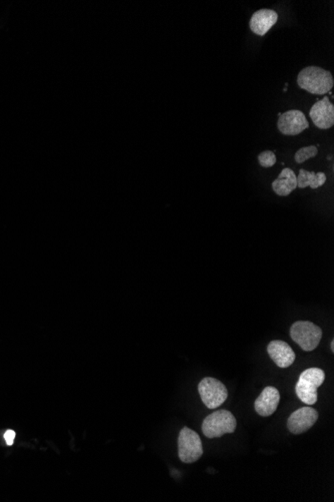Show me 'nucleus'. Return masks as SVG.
Segmentation results:
<instances>
[{"mask_svg":"<svg viewBox=\"0 0 334 502\" xmlns=\"http://www.w3.org/2000/svg\"><path fill=\"white\" fill-rule=\"evenodd\" d=\"M297 85L309 94H326L333 90L334 80L330 71L319 66H307L298 73Z\"/></svg>","mask_w":334,"mask_h":502,"instance_id":"f257e3e1","label":"nucleus"},{"mask_svg":"<svg viewBox=\"0 0 334 502\" xmlns=\"http://www.w3.org/2000/svg\"><path fill=\"white\" fill-rule=\"evenodd\" d=\"M318 420V412L312 407H302L295 411L287 420L288 430L293 434H302L309 430Z\"/></svg>","mask_w":334,"mask_h":502,"instance_id":"6e6552de","label":"nucleus"},{"mask_svg":"<svg viewBox=\"0 0 334 502\" xmlns=\"http://www.w3.org/2000/svg\"><path fill=\"white\" fill-rule=\"evenodd\" d=\"M330 349H331V351H333V352L334 351V341H333H333H331V343H330Z\"/></svg>","mask_w":334,"mask_h":502,"instance_id":"a211bd4d","label":"nucleus"},{"mask_svg":"<svg viewBox=\"0 0 334 502\" xmlns=\"http://www.w3.org/2000/svg\"><path fill=\"white\" fill-rule=\"evenodd\" d=\"M317 153H318V149H317L316 147H304L298 149L297 154H295V159L297 164H302L307 161V159L314 158Z\"/></svg>","mask_w":334,"mask_h":502,"instance_id":"2eb2a0df","label":"nucleus"},{"mask_svg":"<svg viewBox=\"0 0 334 502\" xmlns=\"http://www.w3.org/2000/svg\"><path fill=\"white\" fill-rule=\"evenodd\" d=\"M279 401H280V394L276 387L264 388L259 398L255 400V411L264 417L273 415L278 409Z\"/></svg>","mask_w":334,"mask_h":502,"instance_id":"9d476101","label":"nucleus"},{"mask_svg":"<svg viewBox=\"0 0 334 502\" xmlns=\"http://www.w3.org/2000/svg\"><path fill=\"white\" fill-rule=\"evenodd\" d=\"M326 380V373L319 368H309L304 371L295 385V392L298 398L307 405L316 403L318 395L317 389Z\"/></svg>","mask_w":334,"mask_h":502,"instance_id":"f03ea898","label":"nucleus"},{"mask_svg":"<svg viewBox=\"0 0 334 502\" xmlns=\"http://www.w3.org/2000/svg\"><path fill=\"white\" fill-rule=\"evenodd\" d=\"M310 118L316 127L328 130L334 125V106L328 97L316 102L309 111Z\"/></svg>","mask_w":334,"mask_h":502,"instance_id":"1a4fd4ad","label":"nucleus"},{"mask_svg":"<svg viewBox=\"0 0 334 502\" xmlns=\"http://www.w3.org/2000/svg\"><path fill=\"white\" fill-rule=\"evenodd\" d=\"M16 432L13 430H7L6 434H4V439H6V444L11 446L13 444L14 439H16Z\"/></svg>","mask_w":334,"mask_h":502,"instance_id":"f3484780","label":"nucleus"},{"mask_svg":"<svg viewBox=\"0 0 334 502\" xmlns=\"http://www.w3.org/2000/svg\"><path fill=\"white\" fill-rule=\"evenodd\" d=\"M297 188V176L291 169L285 168L273 183V190L280 197L290 196Z\"/></svg>","mask_w":334,"mask_h":502,"instance_id":"ddd939ff","label":"nucleus"},{"mask_svg":"<svg viewBox=\"0 0 334 502\" xmlns=\"http://www.w3.org/2000/svg\"><path fill=\"white\" fill-rule=\"evenodd\" d=\"M259 161L260 166H264V168H271V166L276 165V157L273 152L264 151L259 154Z\"/></svg>","mask_w":334,"mask_h":502,"instance_id":"dca6fc26","label":"nucleus"},{"mask_svg":"<svg viewBox=\"0 0 334 502\" xmlns=\"http://www.w3.org/2000/svg\"><path fill=\"white\" fill-rule=\"evenodd\" d=\"M290 337L304 351H314L322 338V330L309 321H297L290 328Z\"/></svg>","mask_w":334,"mask_h":502,"instance_id":"20e7f679","label":"nucleus"},{"mask_svg":"<svg viewBox=\"0 0 334 502\" xmlns=\"http://www.w3.org/2000/svg\"><path fill=\"white\" fill-rule=\"evenodd\" d=\"M309 123L304 114L297 109H290L279 115L278 128L285 135H297L309 128Z\"/></svg>","mask_w":334,"mask_h":502,"instance_id":"0eeeda50","label":"nucleus"},{"mask_svg":"<svg viewBox=\"0 0 334 502\" xmlns=\"http://www.w3.org/2000/svg\"><path fill=\"white\" fill-rule=\"evenodd\" d=\"M236 420L228 410H218L207 416L202 423V429L207 439H218L224 434L235 431Z\"/></svg>","mask_w":334,"mask_h":502,"instance_id":"7ed1b4c3","label":"nucleus"},{"mask_svg":"<svg viewBox=\"0 0 334 502\" xmlns=\"http://www.w3.org/2000/svg\"><path fill=\"white\" fill-rule=\"evenodd\" d=\"M198 392L204 405L209 409H216L223 405L228 396V391L223 383L216 378H204L198 384Z\"/></svg>","mask_w":334,"mask_h":502,"instance_id":"423d86ee","label":"nucleus"},{"mask_svg":"<svg viewBox=\"0 0 334 502\" xmlns=\"http://www.w3.org/2000/svg\"><path fill=\"white\" fill-rule=\"evenodd\" d=\"M278 20V13L271 9H259L252 14L249 27L252 32L259 37H264Z\"/></svg>","mask_w":334,"mask_h":502,"instance_id":"f8f14e48","label":"nucleus"},{"mask_svg":"<svg viewBox=\"0 0 334 502\" xmlns=\"http://www.w3.org/2000/svg\"><path fill=\"white\" fill-rule=\"evenodd\" d=\"M268 355L279 368H287L295 360V353L291 347L280 340H274L267 346Z\"/></svg>","mask_w":334,"mask_h":502,"instance_id":"9b49d317","label":"nucleus"},{"mask_svg":"<svg viewBox=\"0 0 334 502\" xmlns=\"http://www.w3.org/2000/svg\"><path fill=\"white\" fill-rule=\"evenodd\" d=\"M297 188L305 189L310 187L311 189H317L326 184V175L324 173L309 172V171L300 170L298 173Z\"/></svg>","mask_w":334,"mask_h":502,"instance_id":"4468645a","label":"nucleus"},{"mask_svg":"<svg viewBox=\"0 0 334 502\" xmlns=\"http://www.w3.org/2000/svg\"><path fill=\"white\" fill-rule=\"evenodd\" d=\"M204 454L202 439L197 432L183 427L178 436V456L183 463H193Z\"/></svg>","mask_w":334,"mask_h":502,"instance_id":"39448f33","label":"nucleus"}]
</instances>
